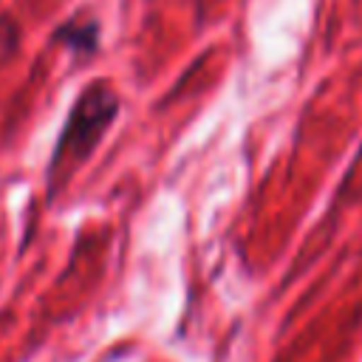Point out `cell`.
<instances>
[{
	"label": "cell",
	"instance_id": "6da1fadb",
	"mask_svg": "<svg viewBox=\"0 0 362 362\" xmlns=\"http://www.w3.org/2000/svg\"><path fill=\"white\" fill-rule=\"evenodd\" d=\"M116 116H119V93L107 82L99 79L76 96L48 161V173H45L48 198H54L57 189L65 187L68 178L76 173V167H82L90 158V153L96 150L107 127L116 122Z\"/></svg>",
	"mask_w": 362,
	"mask_h": 362
},
{
	"label": "cell",
	"instance_id": "7a4b0ae2",
	"mask_svg": "<svg viewBox=\"0 0 362 362\" xmlns=\"http://www.w3.org/2000/svg\"><path fill=\"white\" fill-rule=\"evenodd\" d=\"M54 40L62 42L65 48H71L74 54L88 57L99 45V23L93 17H88V14H79V17L68 20V23H62L54 31Z\"/></svg>",
	"mask_w": 362,
	"mask_h": 362
}]
</instances>
